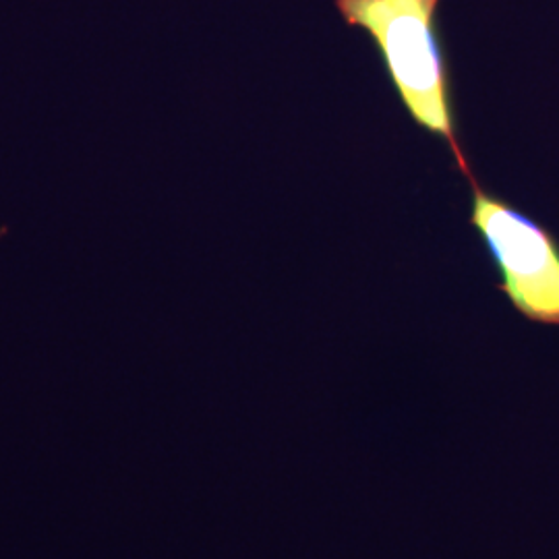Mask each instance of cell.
<instances>
[{
  "mask_svg": "<svg viewBox=\"0 0 559 559\" xmlns=\"http://www.w3.org/2000/svg\"><path fill=\"white\" fill-rule=\"evenodd\" d=\"M440 2L334 0L348 27H359L371 36L408 117L448 145L460 175L471 187H477L456 131L452 75L438 25Z\"/></svg>",
  "mask_w": 559,
  "mask_h": 559,
  "instance_id": "1",
  "label": "cell"
},
{
  "mask_svg": "<svg viewBox=\"0 0 559 559\" xmlns=\"http://www.w3.org/2000/svg\"><path fill=\"white\" fill-rule=\"evenodd\" d=\"M471 224L500 274L501 293L522 318L559 325V239L519 207L473 187Z\"/></svg>",
  "mask_w": 559,
  "mask_h": 559,
  "instance_id": "2",
  "label": "cell"
},
{
  "mask_svg": "<svg viewBox=\"0 0 559 559\" xmlns=\"http://www.w3.org/2000/svg\"><path fill=\"white\" fill-rule=\"evenodd\" d=\"M4 235H7V228H2V226H0V239H2Z\"/></svg>",
  "mask_w": 559,
  "mask_h": 559,
  "instance_id": "3",
  "label": "cell"
}]
</instances>
